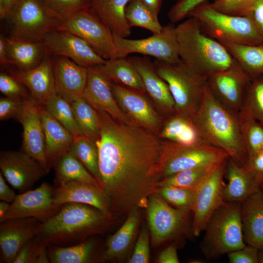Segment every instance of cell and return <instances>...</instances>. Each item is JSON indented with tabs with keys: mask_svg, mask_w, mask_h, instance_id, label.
Segmentation results:
<instances>
[{
	"mask_svg": "<svg viewBox=\"0 0 263 263\" xmlns=\"http://www.w3.org/2000/svg\"><path fill=\"white\" fill-rule=\"evenodd\" d=\"M238 114L248 159L263 150V126L244 106Z\"/></svg>",
	"mask_w": 263,
	"mask_h": 263,
	"instance_id": "74e56055",
	"label": "cell"
},
{
	"mask_svg": "<svg viewBox=\"0 0 263 263\" xmlns=\"http://www.w3.org/2000/svg\"><path fill=\"white\" fill-rule=\"evenodd\" d=\"M238 114L227 108L214 96L207 82L200 105L191 118L203 140L223 150L230 158L244 166L248 155Z\"/></svg>",
	"mask_w": 263,
	"mask_h": 263,
	"instance_id": "7a4b0ae2",
	"label": "cell"
},
{
	"mask_svg": "<svg viewBox=\"0 0 263 263\" xmlns=\"http://www.w3.org/2000/svg\"><path fill=\"white\" fill-rule=\"evenodd\" d=\"M51 56L47 54L37 67L28 70L12 73V76L25 86L31 95L40 105L44 106L48 101L56 94Z\"/></svg>",
	"mask_w": 263,
	"mask_h": 263,
	"instance_id": "cb8c5ba5",
	"label": "cell"
},
{
	"mask_svg": "<svg viewBox=\"0 0 263 263\" xmlns=\"http://www.w3.org/2000/svg\"><path fill=\"white\" fill-rule=\"evenodd\" d=\"M263 33V0H256L250 15Z\"/></svg>",
	"mask_w": 263,
	"mask_h": 263,
	"instance_id": "6f0895ef",
	"label": "cell"
},
{
	"mask_svg": "<svg viewBox=\"0 0 263 263\" xmlns=\"http://www.w3.org/2000/svg\"><path fill=\"white\" fill-rule=\"evenodd\" d=\"M54 189L50 184L43 182L37 188L17 195L0 223L23 218H34L43 223L53 216L61 207L56 206L53 199Z\"/></svg>",
	"mask_w": 263,
	"mask_h": 263,
	"instance_id": "2e32d148",
	"label": "cell"
},
{
	"mask_svg": "<svg viewBox=\"0 0 263 263\" xmlns=\"http://www.w3.org/2000/svg\"><path fill=\"white\" fill-rule=\"evenodd\" d=\"M95 246V242L92 240L69 246H48L50 263H90L93 261Z\"/></svg>",
	"mask_w": 263,
	"mask_h": 263,
	"instance_id": "8d00e7d4",
	"label": "cell"
},
{
	"mask_svg": "<svg viewBox=\"0 0 263 263\" xmlns=\"http://www.w3.org/2000/svg\"><path fill=\"white\" fill-rule=\"evenodd\" d=\"M18 0H0V17L5 19L11 8Z\"/></svg>",
	"mask_w": 263,
	"mask_h": 263,
	"instance_id": "94428289",
	"label": "cell"
},
{
	"mask_svg": "<svg viewBox=\"0 0 263 263\" xmlns=\"http://www.w3.org/2000/svg\"><path fill=\"white\" fill-rule=\"evenodd\" d=\"M251 78L263 75V43L248 45L220 40Z\"/></svg>",
	"mask_w": 263,
	"mask_h": 263,
	"instance_id": "836d02e7",
	"label": "cell"
},
{
	"mask_svg": "<svg viewBox=\"0 0 263 263\" xmlns=\"http://www.w3.org/2000/svg\"><path fill=\"white\" fill-rule=\"evenodd\" d=\"M7 54L12 64L21 70L35 68L47 54L42 42H33L11 37L5 38Z\"/></svg>",
	"mask_w": 263,
	"mask_h": 263,
	"instance_id": "f546056e",
	"label": "cell"
},
{
	"mask_svg": "<svg viewBox=\"0 0 263 263\" xmlns=\"http://www.w3.org/2000/svg\"><path fill=\"white\" fill-rule=\"evenodd\" d=\"M153 62L158 74L169 86L176 113L192 117L200 105L207 79L191 71L181 60L169 63L156 59Z\"/></svg>",
	"mask_w": 263,
	"mask_h": 263,
	"instance_id": "52a82bcc",
	"label": "cell"
},
{
	"mask_svg": "<svg viewBox=\"0 0 263 263\" xmlns=\"http://www.w3.org/2000/svg\"><path fill=\"white\" fill-rule=\"evenodd\" d=\"M146 208L153 247L188 233L193 234L191 210L170 206L157 192L149 196Z\"/></svg>",
	"mask_w": 263,
	"mask_h": 263,
	"instance_id": "ba28073f",
	"label": "cell"
},
{
	"mask_svg": "<svg viewBox=\"0 0 263 263\" xmlns=\"http://www.w3.org/2000/svg\"><path fill=\"white\" fill-rule=\"evenodd\" d=\"M143 4L158 19L163 0H140Z\"/></svg>",
	"mask_w": 263,
	"mask_h": 263,
	"instance_id": "680465c9",
	"label": "cell"
},
{
	"mask_svg": "<svg viewBox=\"0 0 263 263\" xmlns=\"http://www.w3.org/2000/svg\"><path fill=\"white\" fill-rule=\"evenodd\" d=\"M118 57L139 53L169 63L181 61L178 53L176 26L172 23L163 26L160 33L143 39H131L113 35Z\"/></svg>",
	"mask_w": 263,
	"mask_h": 263,
	"instance_id": "7c38bea8",
	"label": "cell"
},
{
	"mask_svg": "<svg viewBox=\"0 0 263 263\" xmlns=\"http://www.w3.org/2000/svg\"><path fill=\"white\" fill-rule=\"evenodd\" d=\"M255 0H214L210 4L216 10L226 14L248 16L251 14Z\"/></svg>",
	"mask_w": 263,
	"mask_h": 263,
	"instance_id": "7dc6e473",
	"label": "cell"
},
{
	"mask_svg": "<svg viewBox=\"0 0 263 263\" xmlns=\"http://www.w3.org/2000/svg\"><path fill=\"white\" fill-rule=\"evenodd\" d=\"M22 85L12 76L0 73V91L6 96L24 98L28 96Z\"/></svg>",
	"mask_w": 263,
	"mask_h": 263,
	"instance_id": "816d5d0a",
	"label": "cell"
},
{
	"mask_svg": "<svg viewBox=\"0 0 263 263\" xmlns=\"http://www.w3.org/2000/svg\"><path fill=\"white\" fill-rule=\"evenodd\" d=\"M180 58L193 72L207 79L230 67L234 58L220 42L207 35L189 17L176 26Z\"/></svg>",
	"mask_w": 263,
	"mask_h": 263,
	"instance_id": "277c9868",
	"label": "cell"
},
{
	"mask_svg": "<svg viewBox=\"0 0 263 263\" xmlns=\"http://www.w3.org/2000/svg\"><path fill=\"white\" fill-rule=\"evenodd\" d=\"M57 29L77 35L106 60L118 57L112 32L90 8L76 12Z\"/></svg>",
	"mask_w": 263,
	"mask_h": 263,
	"instance_id": "8fae6325",
	"label": "cell"
},
{
	"mask_svg": "<svg viewBox=\"0 0 263 263\" xmlns=\"http://www.w3.org/2000/svg\"><path fill=\"white\" fill-rule=\"evenodd\" d=\"M113 220L94 207L67 203L42 223L38 235L48 246H69L84 242L93 235L102 233Z\"/></svg>",
	"mask_w": 263,
	"mask_h": 263,
	"instance_id": "3957f363",
	"label": "cell"
},
{
	"mask_svg": "<svg viewBox=\"0 0 263 263\" xmlns=\"http://www.w3.org/2000/svg\"><path fill=\"white\" fill-rule=\"evenodd\" d=\"M230 158L223 150L202 141L191 145L163 141L160 180L179 171Z\"/></svg>",
	"mask_w": 263,
	"mask_h": 263,
	"instance_id": "30bf717a",
	"label": "cell"
},
{
	"mask_svg": "<svg viewBox=\"0 0 263 263\" xmlns=\"http://www.w3.org/2000/svg\"><path fill=\"white\" fill-rule=\"evenodd\" d=\"M114 96L123 112L135 124L155 133L161 129L160 116L143 92L111 82Z\"/></svg>",
	"mask_w": 263,
	"mask_h": 263,
	"instance_id": "ac0fdd59",
	"label": "cell"
},
{
	"mask_svg": "<svg viewBox=\"0 0 263 263\" xmlns=\"http://www.w3.org/2000/svg\"><path fill=\"white\" fill-rule=\"evenodd\" d=\"M159 136L165 140L185 145L205 141L201 137L191 117L176 113L170 115L161 128Z\"/></svg>",
	"mask_w": 263,
	"mask_h": 263,
	"instance_id": "d6a6232c",
	"label": "cell"
},
{
	"mask_svg": "<svg viewBox=\"0 0 263 263\" xmlns=\"http://www.w3.org/2000/svg\"><path fill=\"white\" fill-rule=\"evenodd\" d=\"M56 93L69 103L82 97L88 68L64 56H51Z\"/></svg>",
	"mask_w": 263,
	"mask_h": 263,
	"instance_id": "603a6c76",
	"label": "cell"
},
{
	"mask_svg": "<svg viewBox=\"0 0 263 263\" xmlns=\"http://www.w3.org/2000/svg\"><path fill=\"white\" fill-rule=\"evenodd\" d=\"M125 17L129 26L145 28L152 34L160 33L163 26L158 19L143 4L140 0H130L125 8Z\"/></svg>",
	"mask_w": 263,
	"mask_h": 263,
	"instance_id": "ab89813d",
	"label": "cell"
},
{
	"mask_svg": "<svg viewBox=\"0 0 263 263\" xmlns=\"http://www.w3.org/2000/svg\"><path fill=\"white\" fill-rule=\"evenodd\" d=\"M48 245L38 235L28 241L18 253L13 263H49Z\"/></svg>",
	"mask_w": 263,
	"mask_h": 263,
	"instance_id": "7bdbcfd3",
	"label": "cell"
},
{
	"mask_svg": "<svg viewBox=\"0 0 263 263\" xmlns=\"http://www.w3.org/2000/svg\"><path fill=\"white\" fill-rule=\"evenodd\" d=\"M5 19L13 37L33 42H41L47 33L62 24L42 0H18Z\"/></svg>",
	"mask_w": 263,
	"mask_h": 263,
	"instance_id": "9c48e42d",
	"label": "cell"
},
{
	"mask_svg": "<svg viewBox=\"0 0 263 263\" xmlns=\"http://www.w3.org/2000/svg\"><path fill=\"white\" fill-rule=\"evenodd\" d=\"M150 235L148 226H143L137 238L129 263H148L150 258Z\"/></svg>",
	"mask_w": 263,
	"mask_h": 263,
	"instance_id": "c3c4849f",
	"label": "cell"
},
{
	"mask_svg": "<svg viewBox=\"0 0 263 263\" xmlns=\"http://www.w3.org/2000/svg\"><path fill=\"white\" fill-rule=\"evenodd\" d=\"M39 112L44 135L45 154L51 169L70 150L75 137L45 107L40 105Z\"/></svg>",
	"mask_w": 263,
	"mask_h": 263,
	"instance_id": "484cf974",
	"label": "cell"
},
{
	"mask_svg": "<svg viewBox=\"0 0 263 263\" xmlns=\"http://www.w3.org/2000/svg\"><path fill=\"white\" fill-rule=\"evenodd\" d=\"M225 174L228 182L225 184L222 193L226 202L241 203L260 190L244 167L230 158L227 160Z\"/></svg>",
	"mask_w": 263,
	"mask_h": 263,
	"instance_id": "f1b7e54d",
	"label": "cell"
},
{
	"mask_svg": "<svg viewBox=\"0 0 263 263\" xmlns=\"http://www.w3.org/2000/svg\"><path fill=\"white\" fill-rule=\"evenodd\" d=\"M223 161L203 164L169 176L158 182V188L164 186L196 188Z\"/></svg>",
	"mask_w": 263,
	"mask_h": 263,
	"instance_id": "d590c367",
	"label": "cell"
},
{
	"mask_svg": "<svg viewBox=\"0 0 263 263\" xmlns=\"http://www.w3.org/2000/svg\"><path fill=\"white\" fill-rule=\"evenodd\" d=\"M49 10L62 23L76 12L90 8V0H42Z\"/></svg>",
	"mask_w": 263,
	"mask_h": 263,
	"instance_id": "bcb514c9",
	"label": "cell"
},
{
	"mask_svg": "<svg viewBox=\"0 0 263 263\" xmlns=\"http://www.w3.org/2000/svg\"><path fill=\"white\" fill-rule=\"evenodd\" d=\"M24 98L7 96L0 98V120L14 118L19 121L23 109Z\"/></svg>",
	"mask_w": 263,
	"mask_h": 263,
	"instance_id": "681fc988",
	"label": "cell"
},
{
	"mask_svg": "<svg viewBox=\"0 0 263 263\" xmlns=\"http://www.w3.org/2000/svg\"><path fill=\"white\" fill-rule=\"evenodd\" d=\"M188 17L196 19L203 32L218 41L248 45L263 43V33L250 15L226 14L205 2L193 9Z\"/></svg>",
	"mask_w": 263,
	"mask_h": 263,
	"instance_id": "5b68a950",
	"label": "cell"
},
{
	"mask_svg": "<svg viewBox=\"0 0 263 263\" xmlns=\"http://www.w3.org/2000/svg\"><path fill=\"white\" fill-rule=\"evenodd\" d=\"M240 209L245 243L258 248L263 247V190L241 202Z\"/></svg>",
	"mask_w": 263,
	"mask_h": 263,
	"instance_id": "4316f807",
	"label": "cell"
},
{
	"mask_svg": "<svg viewBox=\"0 0 263 263\" xmlns=\"http://www.w3.org/2000/svg\"><path fill=\"white\" fill-rule=\"evenodd\" d=\"M128 58L135 66L142 79L146 93L166 113L175 112V103L169 86L159 75L154 62L147 56H133Z\"/></svg>",
	"mask_w": 263,
	"mask_h": 263,
	"instance_id": "d4e9b609",
	"label": "cell"
},
{
	"mask_svg": "<svg viewBox=\"0 0 263 263\" xmlns=\"http://www.w3.org/2000/svg\"><path fill=\"white\" fill-rule=\"evenodd\" d=\"M130 0H90V8L108 26L113 35L127 38L131 32L125 17Z\"/></svg>",
	"mask_w": 263,
	"mask_h": 263,
	"instance_id": "4dcf8cb0",
	"label": "cell"
},
{
	"mask_svg": "<svg viewBox=\"0 0 263 263\" xmlns=\"http://www.w3.org/2000/svg\"><path fill=\"white\" fill-rule=\"evenodd\" d=\"M97 112L99 184L114 219L146 208L149 196L157 192L163 141L151 131Z\"/></svg>",
	"mask_w": 263,
	"mask_h": 263,
	"instance_id": "6da1fadb",
	"label": "cell"
},
{
	"mask_svg": "<svg viewBox=\"0 0 263 263\" xmlns=\"http://www.w3.org/2000/svg\"><path fill=\"white\" fill-rule=\"evenodd\" d=\"M70 104L82 134L95 142L99 136L101 127L98 112L82 97Z\"/></svg>",
	"mask_w": 263,
	"mask_h": 263,
	"instance_id": "f35d334b",
	"label": "cell"
},
{
	"mask_svg": "<svg viewBox=\"0 0 263 263\" xmlns=\"http://www.w3.org/2000/svg\"><path fill=\"white\" fill-rule=\"evenodd\" d=\"M97 67L110 81L146 93L140 74L128 57L108 59L104 64L97 66Z\"/></svg>",
	"mask_w": 263,
	"mask_h": 263,
	"instance_id": "1f68e13d",
	"label": "cell"
},
{
	"mask_svg": "<svg viewBox=\"0 0 263 263\" xmlns=\"http://www.w3.org/2000/svg\"><path fill=\"white\" fill-rule=\"evenodd\" d=\"M54 168L56 187L68 182L75 181L100 188L97 180L81 162L69 151L58 160Z\"/></svg>",
	"mask_w": 263,
	"mask_h": 263,
	"instance_id": "e575fe53",
	"label": "cell"
},
{
	"mask_svg": "<svg viewBox=\"0 0 263 263\" xmlns=\"http://www.w3.org/2000/svg\"><path fill=\"white\" fill-rule=\"evenodd\" d=\"M222 162L216 170L196 188L191 212L192 232L198 236L204 231L214 213L225 203L223 196V180L227 160Z\"/></svg>",
	"mask_w": 263,
	"mask_h": 263,
	"instance_id": "4fadbf2b",
	"label": "cell"
},
{
	"mask_svg": "<svg viewBox=\"0 0 263 263\" xmlns=\"http://www.w3.org/2000/svg\"><path fill=\"white\" fill-rule=\"evenodd\" d=\"M40 105L31 96L24 98L22 113L19 120L23 127L22 151L37 161L48 172L50 170L45 151L44 132Z\"/></svg>",
	"mask_w": 263,
	"mask_h": 263,
	"instance_id": "d6986e66",
	"label": "cell"
},
{
	"mask_svg": "<svg viewBox=\"0 0 263 263\" xmlns=\"http://www.w3.org/2000/svg\"><path fill=\"white\" fill-rule=\"evenodd\" d=\"M251 79L234 58L230 67L209 76L207 84L212 94L221 103L230 110L239 113L244 106Z\"/></svg>",
	"mask_w": 263,
	"mask_h": 263,
	"instance_id": "5bb4252c",
	"label": "cell"
},
{
	"mask_svg": "<svg viewBox=\"0 0 263 263\" xmlns=\"http://www.w3.org/2000/svg\"><path fill=\"white\" fill-rule=\"evenodd\" d=\"M0 169L6 181L21 193L30 190L35 183L48 173L23 151H1Z\"/></svg>",
	"mask_w": 263,
	"mask_h": 263,
	"instance_id": "e0dca14e",
	"label": "cell"
},
{
	"mask_svg": "<svg viewBox=\"0 0 263 263\" xmlns=\"http://www.w3.org/2000/svg\"><path fill=\"white\" fill-rule=\"evenodd\" d=\"M53 199L58 207L70 203L94 207L112 220L110 202L103 190L94 185L79 181H70L54 187Z\"/></svg>",
	"mask_w": 263,
	"mask_h": 263,
	"instance_id": "7402d4cb",
	"label": "cell"
},
{
	"mask_svg": "<svg viewBox=\"0 0 263 263\" xmlns=\"http://www.w3.org/2000/svg\"><path fill=\"white\" fill-rule=\"evenodd\" d=\"M10 204L4 201L0 202V218L2 217L7 212L10 207Z\"/></svg>",
	"mask_w": 263,
	"mask_h": 263,
	"instance_id": "6125c7cd",
	"label": "cell"
},
{
	"mask_svg": "<svg viewBox=\"0 0 263 263\" xmlns=\"http://www.w3.org/2000/svg\"><path fill=\"white\" fill-rule=\"evenodd\" d=\"M0 223V263H13L22 246L40 233L42 223L30 217L11 219Z\"/></svg>",
	"mask_w": 263,
	"mask_h": 263,
	"instance_id": "ffe728a7",
	"label": "cell"
},
{
	"mask_svg": "<svg viewBox=\"0 0 263 263\" xmlns=\"http://www.w3.org/2000/svg\"><path fill=\"white\" fill-rule=\"evenodd\" d=\"M157 261L159 263H179L176 245L172 244L165 248L158 255Z\"/></svg>",
	"mask_w": 263,
	"mask_h": 263,
	"instance_id": "11a10c76",
	"label": "cell"
},
{
	"mask_svg": "<svg viewBox=\"0 0 263 263\" xmlns=\"http://www.w3.org/2000/svg\"><path fill=\"white\" fill-rule=\"evenodd\" d=\"M141 216V208L132 210L120 228L106 242V248L99 261L119 260L125 256L136 238Z\"/></svg>",
	"mask_w": 263,
	"mask_h": 263,
	"instance_id": "83f0119b",
	"label": "cell"
},
{
	"mask_svg": "<svg viewBox=\"0 0 263 263\" xmlns=\"http://www.w3.org/2000/svg\"><path fill=\"white\" fill-rule=\"evenodd\" d=\"M243 166L260 189L263 190V150L249 158Z\"/></svg>",
	"mask_w": 263,
	"mask_h": 263,
	"instance_id": "f5cc1de1",
	"label": "cell"
},
{
	"mask_svg": "<svg viewBox=\"0 0 263 263\" xmlns=\"http://www.w3.org/2000/svg\"><path fill=\"white\" fill-rule=\"evenodd\" d=\"M257 247L247 244L243 248L227 254L230 263H259Z\"/></svg>",
	"mask_w": 263,
	"mask_h": 263,
	"instance_id": "db71d44e",
	"label": "cell"
},
{
	"mask_svg": "<svg viewBox=\"0 0 263 263\" xmlns=\"http://www.w3.org/2000/svg\"><path fill=\"white\" fill-rule=\"evenodd\" d=\"M240 202H225L213 214L205 230L200 247L208 260L241 249L244 238Z\"/></svg>",
	"mask_w": 263,
	"mask_h": 263,
	"instance_id": "8992f818",
	"label": "cell"
},
{
	"mask_svg": "<svg viewBox=\"0 0 263 263\" xmlns=\"http://www.w3.org/2000/svg\"><path fill=\"white\" fill-rule=\"evenodd\" d=\"M82 97L97 111L104 112L122 122L136 125L120 109L113 94L111 81L97 66L88 68L87 80Z\"/></svg>",
	"mask_w": 263,
	"mask_h": 263,
	"instance_id": "44dd1931",
	"label": "cell"
},
{
	"mask_svg": "<svg viewBox=\"0 0 263 263\" xmlns=\"http://www.w3.org/2000/svg\"><path fill=\"white\" fill-rule=\"evenodd\" d=\"M195 192L196 188L164 186L159 188L156 192L170 206L191 211Z\"/></svg>",
	"mask_w": 263,
	"mask_h": 263,
	"instance_id": "ee69618b",
	"label": "cell"
},
{
	"mask_svg": "<svg viewBox=\"0 0 263 263\" xmlns=\"http://www.w3.org/2000/svg\"><path fill=\"white\" fill-rule=\"evenodd\" d=\"M6 180L0 172V200L8 203H12L16 194L7 184Z\"/></svg>",
	"mask_w": 263,
	"mask_h": 263,
	"instance_id": "9f6ffc18",
	"label": "cell"
},
{
	"mask_svg": "<svg viewBox=\"0 0 263 263\" xmlns=\"http://www.w3.org/2000/svg\"><path fill=\"white\" fill-rule=\"evenodd\" d=\"M243 106L263 126V75L251 78Z\"/></svg>",
	"mask_w": 263,
	"mask_h": 263,
	"instance_id": "f6af8a7d",
	"label": "cell"
},
{
	"mask_svg": "<svg viewBox=\"0 0 263 263\" xmlns=\"http://www.w3.org/2000/svg\"><path fill=\"white\" fill-rule=\"evenodd\" d=\"M0 62L2 65L12 64L7 54L5 38L2 35L0 37Z\"/></svg>",
	"mask_w": 263,
	"mask_h": 263,
	"instance_id": "91938a15",
	"label": "cell"
},
{
	"mask_svg": "<svg viewBox=\"0 0 263 263\" xmlns=\"http://www.w3.org/2000/svg\"><path fill=\"white\" fill-rule=\"evenodd\" d=\"M207 0H178L170 9L168 17L171 23H174L188 16L190 12Z\"/></svg>",
	"mask_w": 263,
	"mask_h": 263,
	"instance_id": "f907efd6",
	"label": "cell"
},
{
	"mask_svg": "<svg viewBox=\"0 0 263 263\" xmlns=\"http://www.w3.org/2000/svg\"><path fill=\"white\" fill-rule=\"evenodd\" d=\"M47 111L74 135H82L75 118L70 103L57 94L44 106Z\"/></svg>",
	"mask_w": 263,
	"mask_h": 263,
	"instance_id": "b9f144b4",
	"label": "cell"
},
{
	"mask_svg": "<svg viewBox=\"0 0 263 263\" xmlns=\"http://www.w3.org/2000/svg\"><path fill=\"white\" fill-rule=\"evenodd\" d=\"M258 261L259 263H263V247L258 249Z\"/></svg>",
	"mask_w": 263,
	"mask_h": 263,
	"instance_id": "be15d7a7",
	"label": "cell"
},
{
	"mask_svg": "<svg viewBox=\"0 0 263 263\" xmlns=\"http://www.w3.org/2000/svg\"><path fill=\"white\" fill-rule=\"evenodd\" d=\"M69 151L81 162L99 184L98 155L95 142L80 135L75 138Z\"/></svg>",
	"mask_w": 263,
	"mask_h": 263,
	"instance_id": "60d3db41",
	"label": "cell"
},
{
	"mask_svg": "<svg viewBox=\"0 0 263 263\" xmlns=\"http://www.w3.org/2000/svg\"><path fill=\"white\" fill-rule=\"evenodd\" d=\"M41 42L51 56L66 57L87 68L103 65L107 60L83 39L69 31L53 30L44 36Z\"/></svg>",
	"mask_w": 263,
	"mask_h": 263,
	"instance_id": "9a60e30c",
	"label": "cell"
}]
</instances>
